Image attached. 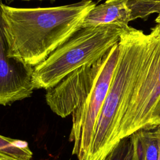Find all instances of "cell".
Returning a JSON list of instances; mask_svg holds the SVG:
<instances>
[{
  "instance_id": "14",
  "label": "cell",
  "mask_w": 160,
  "mask_h": 160,
  "mask_svg": "<svg viewBox=\"0 0 160 160\" xmlns=\"http://www.w3.org/2000/svg\"><path fill=\"white\" fill-rule=\"evenodd\" d=\"M156 22L157 24L151 29L149 35L154 38H160V16H158L156 19Z\"/></svg>"
},
{
  "instance_id": "8",
  "label": "cell",
  "mask_w": 160,
  "mask_h": 160,
  "mask_svg": "<svg viewBox=\"0 0 160 160\" xmlns=\"http://www.w3.org/2000/svg\"><path fill=\"white\" fill-rule=\"evenodd\" d=\"M131 21L127 0H106L89 11L84 18L81 28L112 24L124 29L129 26Z\"/></svg>"
},
{
  "instance_id": "15",
  "label": "cell",
  "mask_w": 160,
  "mask_h": 160,
  "mask_svg": "<svg viewBox=\"0 0 160 160\" xmlns=\"http://www.w3.org/2000/svg\"><path fill=\"white\" fill-rule=\"evenodd\" d=\"M156 132L158 138V152H159V157L158 160H160V126L156 127Z\"/></svg>"
},
{
  "instance_id": "9",
  "label": "cell",
  "mask_w": 160,
  "mask_h": 160,
  "mask_svg": "<svg viewBox=\"0 0 160 160\" xmlns=\"http://www.w3.org/2000/svg\"><path fill=\"white\" fill-rule=\"evenodd\" d=\"M132 160H158V142L155 128H144L130 136Z\"/></svg>"
},
{
  "instance_id": "11",
  "label": "cell",
  "mask_w": 160,
  "mask_h": 160,
  "mask_svg": "<svg viewBox=\"0 0 160 160\" xmlns=\"http://www.w3.org/2000/svg\"><path fill=\"white\" fill-rule=\"evenodd\" d=\"M127 5L131 11V21L160 14V0H127Z\"/></svg>"
},
{
  "instance_id": "13",
  "label": "cell",
  "mask_w": 160,
  "mask_h": 160,
  "mask_svg": "<svg viewBox=\"0 0 160 160\" xmlns=\"http://www.w3.org/2000/svg\"><path fill=\"white\" fill-rule=\"evenodd\" d=\"M160 126V98L155 106L152 117L148 128H156Z\"/></svg>"
},
{
  "instance_id": "6",
  "label": "cell",
  "mask_w": 160,
  "mask_h": 160,
  "mask_svg": "<svg viewBox=\"0 0 160 160\" xmlns=\"http://www.w3.org/2000/svg\"><path fill=\"white\" fill-rule=\"evenodd\" d=\"M103 56L98 61L84 65L47 89L46 101L56 114L66 118L72 114L89 93L102 62Z\"/></svg>"
},
{
  "instance_id": "10",
  "label": "cell",
  "mask_w": 160,
  "mask_h": 160,
  "mask_svg": "<svg viewBox=\"0 0 160 160\" xmlns=\"http://www.w3.org/2000/svg\"><path fill=\"white\" fill-rule=\"evenodd\" d=\"M0 152L22 160H31L32 157L27 142L2 135H0Z\"/></svg>"
},
{
  "instance_id": "7",
  "label": "cell",
  "mask_w": 160,
  "mask_h": 160,
  "mask_svg": "<svg viewBox=\"0 0 160 160\" xmlns=\"http://www.w3.org/2000/svg\"><path fill=\"white\" fill-rule=\"evenodd\" d=\"M0 0V105L6 106L32 94L34 68L9 56V46L2 17Z\"/></svg>"
},
{
  "instance_id": "12",
  "label": "cell",
  "mask_w": 160,
  "mask_h": 160,
  "mask_svg": "<svg viewBox=\"0 0 160 160\" xmlns=\"http://www.w3.org/2000/svg\"><path fill=\"white\" fill-rule=\"evenodd\" d=\"M102 160H132L130 136L121 139Z\"/></svg>"
},
{
  "instance_id": "2",
  "label": "cell",
  "mask_w": 160,
  "mask_h": 160,
  "mask_svg": "<svg viewBox=\"0 0 160 160\" xmlns=\"http://www.w3.org/2000/svg\"><path fill=\"white\" fill-rule=\"evenodd\" d=\"M148 40V35L141 30L124 29L118 42V64L84 160H102L116 145L123 106L142 62Z\"/></svg>"
},
{
  "instance_id": "5",
  "label": "cell",
  "mask_w": 160,
  "mask_h": 160,
  "mask_svg": "<svg viewBox=\"0 0 160 160\" xmlns=\"http://www.w3.org/2000/svg\"><path fill=\"white\" fill-rule=\"evenodd\" d=\"M119 57L118 43L103 56L93 86L84 101L72 112L69 141L73 143L72 154L84 160L92 140L96 123L108 95Z\"/></svg>"
},
{
  "instance_id": "1",
  "label": "cell",
  "mask_w": 160,
  "mask_h": 160,
  "mask_svg": "<svg viewBox=\"0 0 160 160\" xmlns=\"http://www.w3.org/2000/svg\"><path fill=\"white\" fill-rule=\"evenodd\" d=\"M95 6L92 0L49 8H14L3 4L9 56L36 66L81 28L84 18Z\"/></svg>"
},
{
  "instance_id": "3",
  "label": "cell",
  "mask_w": 160,
  "mask_h": 160,
  "mask_svg": "<svg viewBox=\"0 0 160 160\" xmlns=\"http://www.w3.org/2000/svg\"><path fill=\"white\" fill-rule=\"evenodd\" d=\"M123 31L112 24L81 28L34 67V89H50L75 69L98 61L119 42Z\"/></svg>"
},
{
  "instance_id": "16",
  "label": "cell",
  "mask_w": 160,
  "mask_h": 160,
  "mask_svg": "<svg viewBox=\"0 0 160 160\" xmlns=\"http://www.w3.org/2000/svg\"><path fill=\"white\" fill-rule=\"evenodd\" d=\"M0 160H22V159H18L12 156L0 152Z\"/></svg>"
},
{
  "instance_id": "18",
  "label": "cell",
  "mask_w": 160,
  "mask_h": 160,
  "mask_svg": "<svg viewBox=\"0 0 160 160\" xmlns=\"http://www.w3.org/2000/svg\"><path fill=\"white\" fill-rule=\"evenodd\" d=\"M158 16H160V14H158Z\"/></svg>"
},
{
  "instance_id": "17",
  "label": "cell",
  "mask_w": 160,
  "mask_h": 160,
  "mask_svg": "<svg viewBox=\"0 0 160 160\" xmlns=\"http://www.w3.org/2000/svg\"><path fill=\"white\" fill-rule=\"evenodd\" d=\"M23 1H31V0H23ZM51 1H52V0H51Z\"/></svg>"
},
{
  "instance_id": "4",
  "label": "cell",
  "mask_w": 160,
  "mask_h": 160,
  "mask_svg": "<svg viewBox=\"0 0 160 160\" xmlns=\"http://www.w3.org/2000/svg\"><path fill=\"white\" fill-rule=\"evenodd\" d=\"M160 98V38L148 34L142 62L125 101L116 144L122 138L149 126Z\"/></svg>"
}]
</instances>
